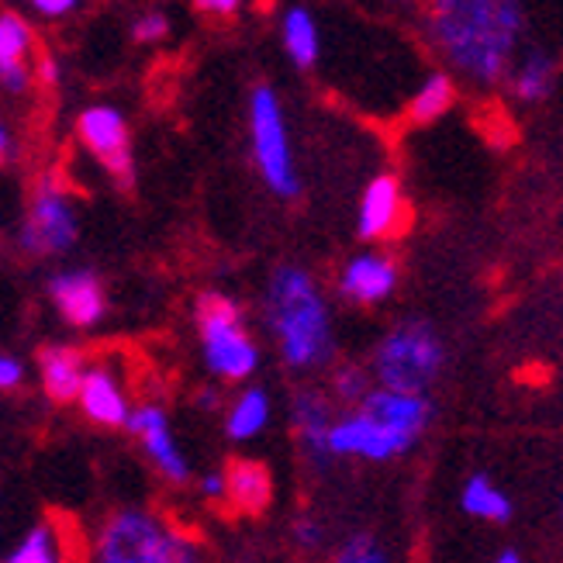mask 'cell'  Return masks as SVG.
<instances>
[{
    "mask_svg": "<svg viewBox=\"0 0 563 563\" xmlns=\"http://www.w3.org/2000/svg\"><path fill=\"white\" fill-rule=\"evenodd\" d=\"M77 239H80L77 205H73L69 190L59 184V177L45 174L29 198V211H24V222L18 232V246L32 260H48L69 253L77 246Z\"/></svg>",
    "mask_w": 563,
    "mask_h": 563,
    "instance_id": "cell-7",
    "label": "cell"
},
{
    "mask_svg": "<svg viewBox=\"0 0 563 563\" xmlns=\"http://www.w3.org/2000/svg\"><path fill=\"white\" fill-rule=\"evenodd\" d=\"M371 374L363 371V366L356 363H346V366H339V371L332 374V395L342 401V405H360L366 395H371Z\"/></svg>",
    "mask_w": 563,
    "mask_h": 563,
    "instance_id": "cell-26",
    "label": "cell"
},
{
    "mask_svg": "<svg viewBox=\"0 0 563 563\" xmlns=\"http://www.w3.org/2000/svg\"><path fill=\"white\" fill-rule=\"evenodd\" d=\"M280 45L298 69H311L322 59V29L308 8H287L280 18Z\"/></svg>",
    "mask_w": 563,
    "mask_h": 563,
    "instance_id": "cell-22",
    "label": "cell"
},
{
    "mask_svg": "<svg viewBox=\"0 0 563 563\" xmlns=\"http://www.w3.org/2000/svg\"><path fill=\"white\" fill-rule=\"evenodd\" d=\"M194 322H198L201 356L205 366L218 380H250L260 371V346L242 322V308L222 290L198 294L194 305Z\"/></svg>",
    "mask_w": 563,
    "mask_h": 563,
    "instance_id": "cell-4",
    "label": "cell"
},
{
    "mask_svg": "<svg viewBox=\"0 0 563 563\" xmlns=\"http://www.w3.org/2000/svg\"><path fill=\"white\" fill-rule=\"evenodd\" d=\"M294 543H298L301 550H318L325 543V526L318 522L314 516H298L294 519Z\"/></svg>",
    "mask_w": 563,
    "mask_h": 563,
    "instance_id": "cell-29",
    "label": "cell"
},
{
    "mask_svg": "<svg viewBox=\"0 0 563 563\" xmlns=\"http://www.w3.org/2000/svg\"><path fill=\"white\" fill-rule=\"evenodd\" d=\"M87 353L77 346H42L38 350V380L53 405H77L80 384L87 377Z\"/></svg>",
    "mask_w": 563,
    "mask_h": 563,
    "instance_id": "cell-18",
    "label": "cell"
},
{
    "mask_svg": "<svg viewBox=\"0 0 563 563\" xmlns=\"http://www.w3.org/2000/svg\"><path fill=\"white\" fill-rule=\"evenodd\" d=\"M335 563H395V560H390V553L380 547L377 536L353 532L350 540L335 550Z\"/></svg>",
    "mask_w": 563,
    "mask_h": 563,
    "instance_id": "cell-27",
    "label": "cell"
},
{
    "mask_svg": "<svg viewBox=\"0 0 563 563\" xmlns=\"http://www.w3.org/2000/svg\"><path fill=\"white\" fill-rule=\"evenodd\" d=\"M29 4H32V11H35L38 18L63 21V18H69L73 11L80 8V0H29Z\"/></svg>",
    "mask_w": 563,
    "mask_h": 563,
    "instance_id": "cell-31",
    "label": "cell"
},
{
    "mask_svg": "<svg viewBox=\"0 0 563 563\" xmlns=\"http://www.w3.org/2000/svg\"><path fill=\"white\" fill-rule=\"evenodd\" d=\"M446 366V346L429 322H398L374 350V380L398 395H426Z\"/></svg>",
    "mask_w": 563,
    "mask_h": 563,
    "instance_id": "cell-5",
    "label": "cell"
},
{
    "mask_svg": "<svg viewBox=\"0 0 563 563\" xmlns=\"http://www.w3.org/2000/svg\"><path fill=\"white\" fill-rule=\"evenodd\" d=\"M35 63V32L32 24L14 11H0V93L4 97H24L32 80Z\"/></svg>",
    "mask_w": 563,
    "mask_h": 563,
    "instance_id": "cell-16",
    "label": "cell"
},
{
    "mask_svg": "<svg viewBox=\"0 0 563 563\" xmlns=\"http://www.w3.org/2000/svg\"><path fill=\"white\" fill-rule=\"evenodd\" d=\"M246 125H250L253 163L260 169L263 184L271 187L277 198L294 201L301 194V177H298V163H294V145H290V129H287L280 93L271 84H256L250 90Z\"/></svg>",
    "mask_w": 563,
    "mask_h": 563,
    "instance_id": "cell-6",
    "label": "cell"
},
{
    "mask_svg": "<svg viewBox=\"0 0 563 563\" xmlns=\"http://www.w3.org/2000/svg\"><path fill=\"white\" fill-rule=\"evenodd\" d=\"M335 422V411L325 390L318 387H301L290 401V429L298 439L301 456L311 463L314 471H329L332 456H329V429Z\"/></svg>",
    "mask_w": 563,
    "mask_h": 563,
    "instance_id": "cell-13",
    "label": "cell"
},
{
    "mask_svg": "<svg viewBox=\"0 0 563 563\" xmlns=\"http://www.w3.org/2000/svg\"><path fill=\"white\" fill-rule=\"evenodd\" d=\"M429 53L456 84L501 90L522 45L532 38L529 0H415Z\"/></svg>",
    "mask_w": 563,
    "mask_h": 563,
    "instance_id": "cell-1",
    "label": "cell"
},
{
    "mask_svg": "<svg viewBox=\"0 0 563 563\" xmlns=\"http://www.w3.org/2000/svg\"><path fill=\"white\" fill-rule=\"evenodd\" d=\"M32 80L35 87H45V90H56L59 80H63V66L56 56L48 53H35V63H32Z\"/></svg>",
    "mask_w": 563,
    "mask_h": 563,
    "instance_id": "cell-30",
    "label": "cell"
},
{
    "mask_svg": "<svg viewBox=\"0 0 563 563\" xmlns=\"http://www.w3.org/2000/svg\"><path fill=\"white\" fill-rule=\"evenodd\" d=\"M460 97V84L450 77L446 69H432L422 77V84L411 90L405 114L411 125H432V121L446 118Z\"/></svg>",
    "mask_w": 563,
    "mask_h": 563,
    "instance_id": "cell-21",
    "label": "cell"
},
{
    "mask_svg": "<svg viewBox=\"0 0 563 563\" xmlns=\"http://www.w3.org/2000/svg\"><path fill=\"white\" fill-rule=\"evenodd\" d=\"M560 519H563V511H560Z\"/></svg>",
    "mask_w": 563,
    "mask_h": 563,
    "instance_id": "cell-39",
    "label": "cell"
},
{
    "mask_svg": "<svg viewBox=\"0 0 563 563\" xmlns=\"http://www.w3.org/2000/svg\"><path fill=\"white\" fill-rule=\"evenodd\" d=\"M263 322L290 371H322L332 363L335 339L329 305L305 266H277L263 290Z\"/></svg>",
    "mask_w": 563,
    "mask_h": 563,
    "instance_id": "cell-2",
    "label": "cell"
},
{
    "mask_svg": "<svg viewBox=\"0 0 563 563\" xmlns=\"http://www.w3.org/2000/svg\"><path fill=\"white\" fill-rule=\"evenodd\" d=\"M266 426H271V398H266V390L263 387L239 390L225 411V435L232 443H250Z\"/></svg>",
    "mask_w": 563,
    "mask_h": 563,
    "instance_id": "cell-23",
    "label": "cell"
},
{
    "mask_svg": "<svg viewBox=\"0 0 563 563\" xmlns=\"http://www.w3.org/2000/svg\"><path fill=\"white\" fill-rule=\"evenodd\" d=\"M48 301L69 329H93L108 314V290L93 271L73 266L48 277Z\"/></svg>",
    "mask_w": 563,
    "mask_h": 563,
    "instance_id": "cell-12",
    "label": "cell"
},
{
    "mask_svg": "<svg viewBox=\"0 0 563 563\" xmlns=\"http://www.w3.org/2000/svg\"><path fill=\"white\" fill-rule=\"evenodd\" d=\"M93 563H211L194 532L177 529L150 508H118L101 522Z\"/></svg>",
    "mask_w": 563,
    "mask_h": 563,
    "instance_id": "cell-3",
    "label": "cell"
},
{
    "mask_svg": "<svg viewBox=\"0 0 563 563\" xmlns=\"http://www.w3.org/2000/svg\"><path fill=\"white\" fill-rule=\"evenodd\" d=\"M225 501L242 516H263L274 505V474L260 460H232L225 467Z\"/></svg>",
    "mask_w": 563,
    "mask_h": 563,
    "instance_id": "cell-19",
    "label": "cell"
},
{
    "mask_svg": "<svg viewBox=\"0 0 563 563\" xmlns=\"http://www.w3.org/2000/svg\"><path fill=\"white\" fill-rule=\"evenodd\" d=\"M169 35V18L163 11H142L132 21V38L139 45H159Z\"/></svg>",
    "mask_w": 563,
    "mask_h": 563,
    "instance_id": "cell-28",
    "label": "cell"
},
{
    "mask_svg": "<svg viewBox=\"0 0 563 563\" xmlns=\"http://www.w3.org/2000/svg\"><path fill=\"white\" fill-rule=\"evenodd\" d=\"M374 4H384V8H408L415 0H374Z\"/></svg>",
    "mask_w": 563,
    "mask_h": 563,
    "instance_id": "cell-38",
    "label": "cell"
},
{
    "mask_svg": "<svg viewBox=\"0 0 563 563\" xmlns=\"http://www.w3.org/2000/svg\"><path fill=\"white\" fill-rule=\"evenodd\" d=\"M24 384V363L0 353V390H18Z\"/></svg>",
    "mask_w": 563,
    "mask_h": 563,
    "instance_id": "cell-32",
    "label": "cell"
},
{
    "mask_svg": "<svg viewBox=\"0 0 563 563\" xmlns=\"http://www.w3.org/2000/svg\"><path fill=\"white\" fill-rule=\"evenodd\" d=\"M495 563H522V556H519L516 550H501V553L495 556Z\"/></svg>",
    "mask_w": 563,
    "mask_h": 563,
    "instance_id": "cell-37",
    "label": "cell"
},
{
    "mask_svg": "<svg viewBox=\"0 0 563 563\" xmlns=\"http://www.w3.org/2000/svg\"><path fill=\"white\" fill-rule=\"evenodd\" d=\"M556 77H560V59H556V53H553L547 42H540V38L532 35L522 45V53L516 56V63H511L501 90L516 104L532 108V104H543L547 97L553 93Z\"/></svg>",
    "mask_w": 563,
    "mask_h": 563,
    "instance_id": "cell-15",
    "label": "cell"
},
{
    "mask_svg": "<svg viewBox=\"0 0 563 563\" xmlns=\"http://www.w3.org/2000/svg\"><path fill=\"white\" fill-rule=\"evenodd\" d=\"M190 4L208 18H232L246 0H190Z\"/></svg>",
    "mask_w": 563,
    "mask_h": 563,
    "instance_id": "cell-33",
    "label": "cell"
},
{
    "mask_svg": "<svg viewBox=\"0 0 563 563\" xmlns=\"http://www.w3.org/2000/svg\"><path fill=\"white\" fill-rule=\"evenodd\" d=\"M77 405L87 419L101 429H125L129 415H132L129 390H125V384H121V377L111 363H90L87 366Z\"/></svg>",
    "mask_w": 563,
    "mask_h": 563,
    "instance_id": "cell-17",
    "label": "cell"
},
{
    "mask_svg": "<svg viewBox=\"0 0 563 563\" xmlns=\"http://www.w3.org/2000/svg\"><path fill=\"white\" fill-rule=\"evenodd\" d=\"M77 139L121 190L135 187V153L129 118L114 104H90L77 114Z\"/></svg>",
    "mask_w": 563,
    "mask_h": 563,
    "instance_id": "cell-8",
    "label": "cell"
},
{
    "mask_svg": "<svg viewBox=\"0 0 563 563\" xmlns=\"http://www.w3.org/2000/svg\"><path fill=\"white\" fill-rule=\"evenodd\" d=\"M4 563H63L59 532L53 522H38L21 536L18 547L4 556Z\"/></svg>",
    "mask_w": 563,
    "mask_h": 563,
    "instance_id": "cell-25",
    "label": "cell"
},
{
    "mask_svg": "<svg viewBox=\"0 0 563 563\" xmlns=\"http://www.w3.org/2000/svg\"><path fill=\"white\" fill-rule=\"evenodd\" d=\"M398 260L390 253H380V250H366V253H356L353 260H346V266L339 271V294L346 298L350 305H380L387 301L390 294L398 287Z\"/></svg>",
    "mask_w": 563,
    "mask_h": 563,
    "instance_id": "cell-14",
    "label": "cell"
},
{
    "mask_svg": "<svg viewBox=\"0 0 563 563\" xmlns=\"http://www.w3.org/2000/svg\"><path fill=\"white\" fill-rule=\"evenodd\" d=\"M460 505L467 516L484 519V522H508L511 519V501L484 474H474L467 484H463Z\"/></svg>",
    "mask_w": 563,
    "mask_h": 563,
    "instance_id": "cell-24",
    "label": "cell"
},
{
    "mask_svg": "<svg viewBox=\"0 0 563 563\" xmlns=\"http://www.w3.org/2000/svg\"><path fill=\"white\" fill-rule=\"evenodd\" d=\"M125 429L135 439H142L145 456H150V463L159 471V477L166 484H177V487L190 484V463H187V456H184V450L177 443L174 426H169V415L159 405L150 401V405L132 408Z\"/></svg>",
    "mask_w": 563,
    "mask_h": 563,
    "instance_id": "cell-10",
    "label": "cell"
},
{
    "mask_svg": "<svg viewBox=\"0 0 563 563\" xmlns=\"http://www.w3.org/2000/svg\"><path fill=\"white\" fill-rule=\"evenodd\" d=\"M408 225V198L395 174H377L360 194L356 232L363 242H387Z\"/></svg>",
    "mask_w": 563,
    "mask_h": 563,
    "instance_id": "cell-11",
    "label": "cell"
},
{
    "mask_svg": "<svg viewBox=\"0 0 563 563\" xmlns=\"http://www.w3.org/2000/svg\"><path fill=\"white\" fill-rule=\"evenodd\" d=\"M201 495L208 501H225V471H211L201 477Z\"/></svg>",
    "mask_w": 563,
    "mask_h": 563,
    "instance_id": "cell-34",
    "label": "cell"
},
{
    "mask_svg": "<svg viewBox=\"0 0 563 563\" xmlns=\"http://www.w3.org/2000/svg\"><path fill=\"white\" fill-rule=\"evenodd\" d=\"M356 408L377 415L380 422L395 426L408 435L419 439L429 422H432V405L426 395H398V390H384V387H371V395H366Z\"/></svg>",
    "mask_w": 563,
    "mask_h": 563,
    "instance_id": "cell-20",
    "label": "cell"
},
{
    "mask_svg": "<svg viewBox=\"0 0 563 563\" xmlns=\"http://www.w3.org/2000/svg\"><path fill=\"white\" fill-rule=\"evenodd\" d=\"M419 439L380 422L377 415L363 411V408H350L335 415V422L329 429V456L332 460H395L405 456Z\"/></svg>",
    "mask_w": 563,
    "mask_h": 563,
    "instance_id": "cell-9",
    "label": "cell"
},
{
    "mask_svg": "<svg viewBox=\"0 0 563 563\" xmlns=\"http://www.w3.org/2000/svg\"><path fill=\"white\" fill-rule=\"evenodd\" d=\"M14 150H18V145H14V132L8 125V118L0 114V166L14 159Z\"/></svg>",
    "mask_w": 563,
    "mask_h": 563,
    "instance_id": "cell-35",
    "label": "cell"
},
{
    "mask_svg": "<svg viewBox=\"0 0 563 563\" xmlns=\"http://www.w3.org/2000/svg\"><path fill=\"white\" fill-rule=\"evenodd\" d=\"M198 405L205 411H218V408H222V390H218V387H205L201 395H198Z\"/></svg>",
    "mask_w": 563,
    "mask_h": 563,
    "instance_id": "cell-36",
    "label": "cell"
}]
</instances>
